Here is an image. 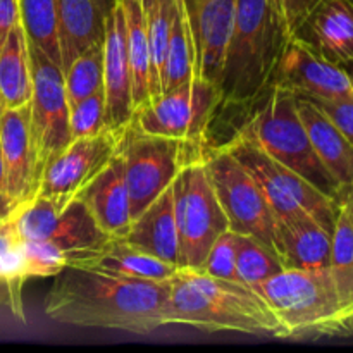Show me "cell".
Instances as JSON below:
<instances>
[{"label":"cell","mask_w":353,"mask_h":353,"mask_svg":"<svg viewBox=\"0 0 353 353\" xmlns=\"http://www.w3.org/2000/svg\"><path fill=\"white\" fill-rule=\"evenodd\" d=\"M54 278L43 312L55 323L141 336L168 326L169 279L150 281L81 268H64Z\"/></svg>","instance_id":"cell-1"},{"label":"cell","mask_w":353,"mask_h":353,"mask_svg":"<svg viewBox=\"0 0 353 353\" xmlns=\"http://www.w3.org/2000/svg\"><path fill=\"white\" fill-rule=\"evenodd\" d=\"M169 283L168 326L181 324L205 333L231 331L283 340L278 316L254 286L190 268H179Z\"/></svg>","instance_id":"cell-2"},{"label":"cell","mask_w":353,"mask_h":353,"mask_svg":"<svg viewBox=\"0 0 353 353\" xmlns=\"http://www.w3.org/2000/svg\"><path fill=\"white\" fill-rule=\"evenodd\" d=\"M290 40L271 0H234L233 30L219 83V105H247L264 95Z\"/></svg>","instance_id":"cell-3"},{"label":"cell","mask_w":353,"mask_h":353,"mask_svg":"<svg viewBox=\"0 0 353 353\" xmlns=\"http://www.w3.org/2000/svg\"><path fill=\"white\" fill-rule=\"evenodd\" d=\"M283 326V340L340 334L352 330L331 269H283L257 286Z\"/></svg>","instance_id":"cell-4"},{"label":"cell","mask_w":353,"mask_h":353,"mask_svg":"<svg viewBox=\"0 0 353 353\" xmlns=\"http://www.w3.org/2000/svg\"><path fill=\"white\" fill-rule=\"evenodd\" d=\"M261 107L240 128L262 150L338 202L341 188L317 157L296 109V95L269 86Z\"/></svg>","instance_id":"cell-5"},{"label":"cell","mask_w":353,"mask_h":353,"mask_svg":"<svg viewBox=\"0 0 353 353\" xmlns=\"http://www.w3.org/2000/svg\"><path fill=\"white\" fill-rule=\"evenodd\" d=\"M224 147L254 174L276 217L309 214L324 230L333 233L338 214L336 200L265 154L240 130Z\"/></svg>","instance_id":"cell-6"},{"label":"cell","mask_w":353,"mask_h":353,"mask_svg":"<svg viewBox=\"0 0 353 353\" xmlns=\"http://www.w3.org/2000/svg\"><path fill=\"white\" fill-rule=\"evenodd\" d=\"M172 202L179 236V268L200 269L214 241L230 230L203 157L186 164L176 176Z\"/></svg>","instance_id":"cell-7"},{"label":"cell","mask_w":353,"mask_h":353,"mask_svg":"<svg viewBox=\"0 0 353 353\" xmlns=\"http://www.w3.org/2000/svg\"><path fill=\"white\" fill-rule=\"evenodd\" d=\"M119 154L123 159L133 219L159 195L171 188L176 176L186 164L203 157L183 141L147 134L137 130L133 124L124 131Z\"/></svg>","instance_id":"cell-8"},{"label":"cell","mask_w":353,"mask_h":353,"mask_svg":"<svg viewBox=\"0 0 353 353\" xmlns=\"http://www.w3.org/2000/svg\"><path fill=\"white\" fill-rule=\"evenodd\" d=\"M219 107V92L214 85L193 76L178 88L159 95L134 112L137 130L155 137L174 138L195 154H205V138Z\"/></svg>","instance_id":"cell-9"},{"label":"cell","mask_w":353,"mask_h":353,"mask_svg":"<svg viewBox=\"0 0 353 353\" xmlns=\"http://www.w3.org/2000/svg\"><path fill=\"white\" fill-rule=\"evenodd\" d=\"M203 162L230 230L272 245L276 216L254 174L224 145L205 148Z\"/></svg>","instance_id":"cell-10"},{"label":"cell","mask_w":353,"mask_h":353,"mask_svg":"<svg viewBox=\"0 0 353 353\" xmlns=\"http://www.w3.org/2000/svg\"><path fill=\"white\" fill-rule=\"evenodd\" d=\"M33 93L30 100V133L37 176L72 140L69 128V102L65 97L64 71L41 48L30 43Z\"/></svg>","instance_id":"cell-11"},{"label":"cell","mask_w":353,"mask_h":353,"mask_svg":"<svg viewBox=\"0 0 353 353\" xmlns=\"http://www.w3.org/2000/svg\"><path fill=\"white\" fill-rule=\"evenodd\" d=\"M124 131L103 130L93 137L72 138L43 169L37 195L47 196L59 209H64L116 157Z\"/></svg>","instance_id":"cell-12"},{"label":"cell","mask_w":353,"mask_h":353,"mask_svg":"<svg viewBox=\"0 0 353 353\" xmlns=\"http://www.w3.org/2000/svg\"><path fill=\"white\" fill-rule=\"evenodd\" d=\"M271 86L310 100L353 99L347 71L295 37L286 41L279 55Z\"/></svg>","instance_id":"cell-13"},{"label":"cell","mask_w":353,"mask_h":353,"mask_svg":"<svg viewBox=\"0 0 353 353\" xmlns=\"http://www.w3.org/2000/svg\"><path fill=\"white\" fill-rule=\"evenodd\" d=\"M103 97L107 130L123 133L134 116L130 59L126 47V24L121 0H116L107 19L103 37Z\"/></svg>","instance_id":"cell-14"},{"label":"cell","mask_w":353,"mask_h":353,"mask_svg":"<svg viewBox=\"0 0 353 353\" xmlns=\"http://www.w3.org/2000/svg\"><path fill=\"white\" fill-rule=\"evenodd\" d=\"M0 150L3 159V196L19 207L37 195L38 176L30 133V103L6 109L0 117Z\"/></svg>","instance_id":"cell-15"},{"label":"cell","mask_w":353,"mask_h":353,"mask_svg":"<svg viewBox=\"0 0 353 353\" xmlns=\"http://www.w3.org/2000/svg\"><path fill=\"white\" fill-rule=\"evenodd\" d=\"M234 0H214L186 17L195 52V76L219 88L233 30Z\"/></svg>","instance_id":"cell-16"},{"label":"cell","mask_w":353,"mask_h":353,"mask_svg":"<svg viewBox=\"0 0 353 353\" xmlns=\"http://www.w3.org/2000/svg\"><path fill=\"white\" fill-rule=\"evenodd\" d=\"M293 37L338 65L353 59V0H319Z\"/></svg>","instance_id":"cell-17"},{"label":"cell","mask_w":353,"mask_h":353,"mask_svg":"<svg viewBox=\"0 0 353 353\" xmlns=\"http://www.w3.org/2000/svg\"><path fill=\"white\" fill-rule=\"evenodd\" d=\"M272 247L285 269L321 271L331 268V233L309 214L276 217Z\"/></svg>","instance_id":"cell-18"},{"label":"cell","mask_w":353,"mask_h":353,"mask_svg":"<svg viewBox=\"0 0 353 353\" xmlns=\"http://www.w3.org/2000/svg\"><path fill=\"white\" fill-rule=\"evenodd\" d=\"M78 199L85 203L95 223L107 236L124 238L133 223V217L119 152L85 186Z\"/></svg>","instance_id":"cell-19"},{"label":"cell","mask_w":353,"mask_h":353,"mask_svg":"<svg viewBox=\"0 0 353 353\" xmlns=\"http://www.w3.org/2000/svg\"><path fill=\"white\" fill-rule=\"evenodd\" d=\"M116 0H57V31L62 71L72 59L103 41Z\"/></svg>","instance_id":"cell-20"},{"label":"cell","mask_w":353,"mask_h":353,"mask_svg":"<svg viewBox=\"0 0 353 353\" xmlns=\"http://www.w3.org/2000/svg\"><path fill=\"white\" fill-rule=\"evenodd\" d=\"M296 109L324 168L336 179L341 192L353 188V147L350 141L310 99L296 97Z\"/></svg>","instance_id":"cell-21"},{"label":"cell","mask_w":353,"mask_h":353,"mask_svg":"<svg viewBox=\"0 0 353 353\" xmlns=\"http://www.w3.org/2000/svg\"><path fill=\"white\" fill-rule=\"evenodd\" d=\"M138 250L179 268V236L176 226L172 185L131 223L123 238Z\"/></svg>","instance_id":"cell-22"},{"label":"cell","mask_w":353,"mask_h":353,"mask_svg":"<svg viewBox=\"0 0 353 353\" xmlns=\"http://www.w3.org/2000/svg\"><path fill=\"white\" fill-rule=\"evenodd\" d=\"M69 268L92 269V271L109 272V274L126 276V278L150 279V281H168L179 269L154 255L131 247L123 238H110L105 245Z\"/></svg>","instance_id":"cell-23"},{"label":"cell","mask_w":353,"mask_h":353,"mask_svg":"<svg viewBox=\"0 0 353 353\" xmlns=\"http://www.w3.org/2000/svg\"><path fill=\"white\" fill-rule=\"evenodd\" d=\"M47 240L68 255L69 268L105 245L110 236L100 230L85 203L76 199L55 214Z\"/></svg>","instance_id":"cell-24"},{"label":"cell","mask_w":353,"mask_h":353,"mask_svg":"<svg viewBox=\"0 0 353 353\" xmlns=\"http://www.w3.org/2000/svg\"><path fill=\"white\" fill-rule=\"evenodd\" d=\"M33 93L30 41L23 24H16L0 50V102L6 109L30 103Z\"/></svg>","instance_id":"cell-25"},{"label":"cell","mask_w":353,"mask_h":353,"mask_svg":"<svg viewBox=\"0 0 353 353\" xmlns=\"http://www.w3.org/2000/svg\"><path fill=\"white\" fill-rule=\"evenodd\" d=\"M126 24V47L130 59L134 112L150 102V48L147 16L137 0H121Z\"/></svg>","instance_id":"cell-26"},{"label":"cell","mask_w":353,"mask_h":353,"mask_svg":"<svg viewBox=\"0 0 353 353\" xmlns=\"http://www.w3.org/2000/svg\"><path fill=\"white\" fill-rule=\"evenodd\" d=\"M331 272L345 305L350 310L353 327V200L343 192L338 200V214L331 233Z\"/></svg>","instance_id":"cell-27"},{"label":"cell","mask_w":353,"mask_h":353,"mask_svg":"<svg viewBox=\"0 0 353 353\" xmlns=\"http://www.w3.org/2000/svg\"><path fill=\"white\" fill-rule=\"evenodd\" d=\"M181 7V0H157L154 9L147 12L148 48H150V100L162 95V72L168 55L172 24Z\"/></svg>","instance_id":"cell-28"},{"label":"cell","mask_w":353,"mask_h":353,"mask_svg":"<svg viewBox=\"0 0 353 353\" xmlns=\"http://www.w3.org/2000/svg\"><path fill=\"white\" fill-rule=\"evenodd\" d=\"M24 281L26 276H24L23 248H21V238L17 236L12 212L0 223V283L6 286L9 305L19 321H24L23 300H21Z\"/></svg>","instance_id":"cell-29"},{"label":"cell","mask_w":353,"mask_h":353,"mask_svg":"<svg viewBox=\"0 0 353 353\" xmlns=\"http://www.w3.org/2000/svg\"><path fill=\"white\" fill-rule=\"evenodd\" d=\"M21 24L28 41L37 45L52 61L61 64L57 31V0H17Z\"/></svg>","instance_id":"cell-30"},{"label":"cell","mask_w":353,"mask_h":353,"mask_svg":"<svg viewBox=\"0 0 353 353\" xmlns=\"http://www.w3.org/2000/svg\"><path fill=\"white\" fill-rule=\"evenodd\" d=\"M193 76H195V52H193L192 33L181 2L169 38L168 55L162 72V93L178 88L183 83L190 81Z\"/></svg>","instance_id":"cell-31"},{"label":"cell","mask_w":353,"mask_h":353,"mask_svg":"<svg viewBox=\"0 0 353 353\" xmlns=\"http://www.w3.org/2000/svg\"><path fill=\"white\" fill-rule=\"evenodd\" d=\"M285 269L274 247L250 234H240L236 248L238 281L254 288Z\"/></svg>","instance_id":"cell-32"},{"label":"cell","mask_w":353,"mask_h":353,"mask_svg":"<svg viewBox=\"0 0 353 353\" xmlns=\"http://www.w3.org/2000/svg\"><path fill=\"white\" fill-rule=\"evenodd\" d=\"M64 86L69 107L93 95L103 86V41L72 59L64 69Z\"/></svg>","instance_id":"cell-33"},{"label":"cell","mask_w":353,"mask_h":353,"mask_svg":"<svg viewBox=\"0 0 353 353\" xmlns=\"http://www.w3.org/2000/svg\"><path fill=\"white\" fill-rule=\"evenodd\" d=\"M26 279L54 278L68 268V255L52 241H21Z\"/></svg>","instance_id":"cell-34"},{"label":"cell","mask_w":353,"mask_h":353,"mask_svg":"<svg viewBox=\"0 0 353 353\" xmlns=\"http://www.w3.org/2000/svg\"><path fill=\"white\" fill-rule=\"evenodd\" d=\"M69 128L72 138L93 137L107 130L103 90H99L69 107Z\"/></svg>","instance_id":"cell-35"},{"label":"cell","mask_w":353,"mask_h":353,"mask_svg":"<svg viewBox=\"0 0 353 353\" xmlns=\"http://www.w3.org/2000/svg\"><path fill=\"white\" fill-rule=\"evenodd\" d=\"M240 234L228 230L221 234L212 247L209 248L199 271L221 279H238L236 278V248Z\"/></svg>","instance_id":"cell-36"},{"label":"cell","mask_w":353,"mask_h":353,"mask_svg":"<svg viewBox=\"0 0 353 353\" xmlns=\"http://www.w3.org/2000/svg\"><path fill=\"white\" fill-rule=\"evenodd\" d=\"M319 109L336 124L338 130L345 134L353 147V99H331L312 100Z\"/></svg>","instance_id":"cell-37"},{"label":"cell","mask_w":353,"mask_h":353,"mask_svg":"<svg viewBox=\"0 0 353 353\" xmlns=\"http://www.w3.org/2000/svg\"><path fill=\"white\" fill-rule=\"evenodd\" d=\"M317 2L319 0H271L272 7L278 12L279 19H281L290 38L293 37L296 28L302 24V21L316 7Z\"/></svg>","instance_id":"cell-38"},{"label":"cell","mask_w":353,"mask_h":353,"mask_svg":"<svg viewBox=\"0 0 353 353\" xmlns=\"http://www.w3.org/2000/svg\"><path fill=\"white\" fill-rule=\"evenodd\" d=\"M19 23V2L17 0H0V50H2L12 28Z\"/></svg>","instance_id":"cell-39"},{"label":"cell","mask_w":353,"mask_h":353,"mask_svg":"<svg viewBox=\"0 0 353 353\" xmlns=\"http://www.w3.org/2000/svg\"><path fill=\"white\" fill-rule=\"evenodd\" d=\"M181 2H183V9H185L186 17H192L195 16L203 6L214 2V0H181Z\"/></svg>","instance_id":"cell-40"},{"label":"cell","mask_w":353,"mask_h":353,"mask_svg":"<svg viewBox=\"0 0 353 353\" xmlns=\"http://www.w3.org/2000/svg\"><path fill=\"white\" fill-rule=\"evenodd\" d=\"M16 209L17 207H12L6 199H3V196H0V223H2V221H6L7 217H9Z\"/></svg>","instance_id":"cell-41"},{"label":"cell","mask_w":353,"mask_h":353,"mask_svg":"<svg viewBox=\"0 0 353 353\" xmlns=\"http://www.w3.org/2000/svg\"><path fill=\"white\" fill-rule=\"evenodd\" d=\"M137 2L140 3L141 9H143V12L147 14V12H150L152 9H154V6L157 3V0H137Z\"/></svg>","instance_id":"cell-42"},{"label":"cell","mask_w":353,"mask_h":353,"mask_svg":"<svg viewBox=\"0 0 353 353\" xmlns=\"http://www.w3.org/2000/svg\"><path fill=\"white\" fill-rule=\"evenodd\" d=\"M0 196H3V159L2 150H0ZM6 199V196H3Z\"/></svg>","instance_id":"cell-43"},{"label":"cell","mask_w":353,"mask_h":353,"mask_svg":"<svg viewBox=\"0 0 353 353\" xmlns=\"http://www.w3.org/2000/svg\"><path fill=\"white\" fill-rule=\"evenodd\" d=\"M341 68H343L345 71H347L348 78H350V83H352V86H353V59H352V61H348L347 64L341 65Z\"/></svg>","instance_id":"cell-44"},{"label":"cell","mask_w":353,"mask_h":353,"mask_svg":"<svg viewBox=\"0 0 353 353\" xmlns=\"http://www.w3.org/2000/svg\"><path fill=\"white\" fill-rule=\"evenodd\" d=\"M343 192H348V193H350V196H352V200H353V188H348V190H343ZM343 192H341V193H343Z\"/></svg>","instance_id":"cell-45"},{"label":"cell","mask_w":353,"mask_h":353,"mask_svg":"<svg viewBox=\"0 0 353 353\" xmlns=\"http://www.w3.org/2000/svg\"><path fill=\"white\" fill-rule=\"evenodd\" d=\"M3 110H6V107H3V105H2V102H0V117H2Z\"/></svg>","instance_id":"cell-46"},{"label":"cell","mask_w":353,"mask_h":353,"mask_svg":"<svg viewBox=\"0 0 353 353\" xmlns=\"http://www.w3.org/2000/svg\"><path fill=\"white\" fill-rule=\"evenodd\" d=\"M0 302H2V299H0Z\"/></svg>","instance_id":"cell-47"}]
</instances>
